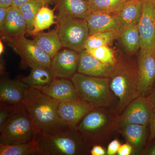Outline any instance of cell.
I'll return each instance as SVG.
<instances>
[{
    "instance_id": "obj_1",
    "label": "cell",
    "mask_w": 155,
    "mask_h": 155,
    "mask_svg": "<svg viewBox=\"0 0 155 155\" xmlns=\"http://www.w3.org/2000/svg\"><path fill=\"white\" fill-rule=\"evenodd\" d=\"M120 114L116 108L94 107L75 125V129L89 147L102 145L119 130Z\"/></svg>"
},
{
    "instance_id": "obj_2",
    "label": "cell",
    "mask_w": 155,
    "mask_h": 155,
    "mask_svg": "<svg viewBox=\"0 0 155 155\" xmlns=\"http://www.w3.org/2000/svg\"><path fill=\"white\" fill-rule=\"evenodd\" d=\"M60 103L32 87L26 91L22 104L39 134L50 133L67 126L62 123L58 115Z\"/></svg>"
},
{
    "instance_id": "obj_3",
    "label": "cell",
    "mask_w": 155,
    "mask_h": 155,
    "mask_svg": "<svg viewBox=\"0 0 155 155\" xmlns=\"http://www.w3.org/2000/svg\"><path fill=\"white\" fill-rule=\"evenodd\" d=\"M36 139L38 155H86L91 149L75 127L65 126L50 133L38 134Z\"/></svg>"
},
{
    "instance_id": "obj_4",
    "label": "cell",
    "mask_w": 155,
    "mask_h": 155,
    "mask_svg": "<svg viewBox=\"0 0 155 155\" xmlns=\"http://www.w3.org/2000/svg\"><path fill=\"white\" fill-rule=\"evenodd\" d=\"M110 79L111 90L119 101L117 110L121 115L129 103L140 95L138 64L126 59L118 60Z\"/></svg>"
},
{
    "instance_id": "obj_5",
    "label": "cell",
    "mask_w": 155,
    "mask_h": 155,
    "mask_svg": "<svg viewBox=\"0 0 155 155\" xmlns=\"http://www.w3.org/2000/svg\"><path fill=\"white\" fill-rule=\"evenodd\" d=\"M71 80L81 99L94 107L117 109L119 101L110 87V78L92 77L77 72Z\"/></svg>"
},
{
    "instance_id": "obj_6",
    "label": "cell",
    "mask_w": 155,
    "mask_h": 155,
    "mask_svg": "<svg viewBox=\"0 0 155 155\" xmlns=\"http://www.w3.org/2000/svg\"><path fill=\"white\" fill-rule=\"evenodd\" d=\"M39 133L23 104L17 105L0 127V144H13L32 140Z\"/></svg>"
},
{
    "instance_id": "obj_7",
    "label": "cell",
    "mask_w": 155,
    "mask_h": 155,
    "mask_svg": "<svg viewBox=\"0 0 155 155\" xmlns=\"http://www.w3.org/2000/svg\"><path fill=\"white\" fill-rule=\"evenodd\" d=\"M57 18L58 34L63 47L78 53L84 51L90 35L86 19L68 15Z\"/></svg>"
},
{
    "instance_id": "obj_8",
    "label": "cell",
    "mask_w": 155,
    "mask_h": 155,
    "mask_svg": "<svg viewBox=\"0 0 155 155\" xmlns=\"http://www.w3.org/2000/svg\"><path fill=\"white\" fill-rule=\"evenodd\" d=\"M25 35L7 40L9 45L21 57L22 66L28 67L29 62H35L50 68L51 58L33 40L26 38Z\"/></svg>"
},
{
    "instance_id": "obj_9",
    "label": "cell",
    "mask_w": 155,
    "mask_h": 155,
    "mask_svg": "<svg viewBox=\"0 0 155 155\" xmlns=\"http://www.w3.org/2000/svg\"><path fill=\"white\" fill-rule=\"evenodd\" d=\"M139 89L147 97L155 85V50L141 49L138 62Z\"/></svg>"
},
{
    "instance_id": "obj_10",
    "label": "cell",
    "mask_w": 155,
    "mask_h": 155,
    "mask_svg": "<svg viewBox=\"0 0 155 155\" xmlns=\"http://www.w3.org/2000/svg\"><path fill=\"white\" fill-rule=\"evenodd\" d=\"M152 111V108L147 97L139 96L129 103L120 115L119 128L128 124H138L148 127Z\"/></svg>"
},
{
    "instance_id": "obj_11",
    "label": "cell",
    "mask_w": 155,
    "mask_h": 155,
    "mask_svg": "<svg viewBox=\"0 0 155 155\" xmlns=\"http://www.w3.org/2000/svg\"><path fill=\"white\" fill-rule=\"evenodd\" d=\"M137 26L140 49L155 50V0H142V11Z\"/></svg>"
},
{
    "instance_id": "obj_12",
    "label": "cell",
    "mask_w": 155,
    "mask_h": 155,
    "mask_svg": "<svg viewBox=\"0 0 155 155\" xmlns=\"http://www.w3.org/2000/svg\"><path fill=\"white\" fill-rule=\"evenodd\" d=\"M79 53L66 49L60 51L52 59L50 69L54 78L71 79L77 73Z\"/></svg>"
},
{
    "instance_id": "obj_13",
    "label": "cell",
    "mask_w": 155,
    "mask_h": 155,
    "mask_svg": "<svg viewBox=\"0 0 155 155\" xmlns=\"http://www.w3.org/2000/svg\"><path fill=\"white\" fill-rule=\"evenodd\" d=\"M94 108L89 103L79 99L60 103L58 114L64 125L75 127L87 113Z\"/></svg>"
},
{
    "instance_id": "obj_14",
    "label": "cell",
    "mask_w": 155,
    "mask_h": 155,
    "mask_svg": "<svg viewBox=\"0 0 155 155\" xmlns=\"http://www.w3.org/2000/svg\"><path fill=\"white\" fill-rule=\"evenodd\" d=\"M35 88L60 103L80 99L73 82L70 79L54 78L49 85Z\"/></svg>"
},
{
    "instance_id": "obj_15",
    "label": "cell",
    "mask_w": 155,
    "mask_h": 155,
    "mask_svg": "<svg viewBox=\"0 0 155 155\" xmlns=\"http://www.w3.org/2000/svg\"><path fill=\"white\" fill-rule=\"evenodd\" d=\"M77 72L92 77L110 78L115 65L105 64L96 59L85 50L79 53Z\"/></svg>"
},
{
    "instance_id": "obj_16",
    "label": "cell",
    "mask_w": 155,
    "mask_h": 155,
    "mask_svg": "<svg viewBox=\"0 0 155 155\" xmlns=\"http://www.w3.org/2000/svg\"><path fill=\"white\" fill-rule=\"evenodd\" d=\"M30 86L19 80L5 78L0 83V105L22 104L24 94Z\"/></svg>"
},
{
    "instance_id": "obj_17",
    "label": "cell",
    "mask_w": 155,
    "mask_h": 155,
    "mask_svg": "<svg viewBox=\"0 0 155 155\" xmlns=\"http://www.w3.org/2000/svg\"><path fill=\"white\" fill-rule=\"evenodd\" d=\"M0 29L2 39L7 40L27 33L26 22L19 8L8 7L7 17Z\"/></svg>"
},
{
    "instance_id": "obj_18",
    "label": "cell",
    "mask_w": 155,
    "mask_h": 155,
    "mask_svg": "<svg viewBox=\"0 0 155 155\" xmlns=\"http://www.w3.org/2000/svg\"><path fill=\"white\" fill-rule=\"evenodd\" d=\"M90 35L109 31H119L123 25L117 15L102 12H91L86 17Z\"/></svg>"
},
{
    "instance_id": "obj_19",
    "label": "cell",
    "mask_w": 155,
    "mask_h": 155,
    "mask_svg": "<svg viewBox=\"0 0 155 155\" xmlns=\"http://www.w3.org/2000/svg\"><path fill=\"white\" fill-rule=\"evenodd\" d=\"M119 130L126 143L133 148L132 154L141 155L148 138L147 127L138 124H128L120 127Z\"/></svg>"
},
{
    "instance_id": "obj_20",
    "label": "cell",
    "mask_w": 155,
    "mask_h": 155,
    "mask_svg": "<svg viewBox=\"0 0 155 155\" xmlns=\"http://www.w3.org/2000/svg\"><path fill=\"white\" fill-rule=\"evenodd\" d=\"M28 67L31 68L29 75L19 80L29 86L36 88L47 86L51 83L54 78L49 68L36 62H29Z\"/></svg>"
},
{
    "instance_id": "obj_21",
    "label": "cell",
    "mask_w": 155,
    "mask_h": 155,
    "mask_svg": "<svg viewBox=\"0 0 155 155\" xmlns=\"http://www.w3.org/2000/svg\"><path fill=\"white\" fill-rule=\"evenodd\" d=\"M58 11V17L72 16L86 19L90 14L88 1L86 0H52Z\"/></svg>"
},
{
    "instance_id": "obj_22",
    "label": "cell",
    "mask_w": 155,
    "mask_h": 155,
    "mask_svg": "<svg viewBox=\"0 0 155 155\" xmlns=\"http://www.w3.org/2000/svg\"><path fill=\"white\" fill-rule=\"evenodd\" d=\"M33 40L51 59L63 47L58 34V27L48 32H38Z\"/></svg>"
},
{
    "instance_id": "obj_23",
    "label": "cell",
    "mask_w": 155,
    "mask_h": 155,
    "mask_svg": "<svg viewBox=\"0 0 155 155\" xmlns=\"http://www.w3.org/2000/svg\"><path fill=\"white\" fill-rule=\"evenodd\" d=\"M142 11V0H128L116 15L123 26L137 25Z\"/></svg>"
},
{
    "instance_id": "obj_24",
    "label": "cell",
    "mask_w": 155,
    "mask_h": 155,
    "mask_svg": "<svg viewBox=\"0 0 155 155\" xmlns=\"http://www.w3.org/2000/svg\"><path fill=\"white\" fill-rule=\"evenodd\" d=\"M45 5L37 13L33 22L34 28L29 35L35 37L38 32L48 29L51 25L57 24L55 21V9L49 8Z\"/></svg>"
},
{
    "instance_id": "obj_25",
    "label": "cell",
    "mask_w": 155,
    "mask_h": 155,
    "mask_svg": "<svg viewBox=\"0 0 155 155\" xmlns=\"http://www.w3.org/2000/svg\"><path fill=\"white\" fill-rule=\"evenodd\" d=\"M119 37L128 52L134 53L140 48V37L137 25L123 26Z\"/></svg>"
},
{
    "instance_id": "obj_26",
    "label": "cell",
    "mask_w": 155,
    "mask_h": 155,
    "mask_svg": "<svg viewBox=\"0 0 155 155\" xmlns=\"http://www.w3.org/2000/svg\"><path fill=\"white\" fill-rule=\"evenodd\" d=\"M38 153L36 137L30 141L13 144H0L1 155H27Z\"/></svg>"
},
{
    "instance_id": "obj_27",
    "label": "cell",
    "mask_w": 155,
    "mask_h": 155,
    "mask_svg": "<svg viewBox=\"0 0 155 155\" xmlns=\"http://www.w3.org/2000/svg\"><path fill=\"white\" fill-rule=\"evenodd\" d=\"M128 0H89L90 13L97 12L117 14Z\"/></svg>"
},
{
    "instance_id": "obj_28",
    "label": "cell",
    "mask_w": 155,
    "mask_h": 155,
    "mask_svg": "<svg viewBox=\"0 0 155 155\" xmlns=\"http://www.w3.org/2000/svg\"><path fill=\"white\" fill-rule=\"evenodd\" d=\"M49 3L44 0H36L24 3L19 7L26 24L27 33L28 35L33 30L35 18L39 9Z\"/></svg>"
},
{
    "instance_id": "obj_29",
    "label": "cell",
    "mask_w": 155,
    "mask_h": 155,
    "mask_svg": "<svg viewBox=\"0 0 155 155\" xmlns=\"http://www.w3.org/2000/svg\"><path fill=\"white\" fill-rule=\"evenodd\" d=\"M120 31H109L90 35L85 43V50L108 45L119 37Z\"/></svg>"
},
{
    "instance_id": "obj_30",
    "label": "cell",
    "mask_w": 155,
    "mask_h": 155,
    "mask_svg": "<svg viewBox=\"0 0 155 155\" xmlns=\"http://www.w3.org/2000/svg\"><path fill=\"white\" fill-rule=\"evenodd\" d=\"M85 51L96 59L105 64L115 65L118 61L113 50L108 45L88 49Z\"/></svg>"
},
{
    "instance_id": "obj_31",
    "label": "cell",
    "mask_w": 155,
    "mask_h": 155,
    "mask_svg": "<svg viewBox=\"0 0 155 155\" xmlns=\"http://www.w3.org/2000/svg\"><path fill=\"white\" fill-rule=\"evenodd\" d=\"M17 105L3 104L0 106V127L6 122Z\"/></svg>"
},
{
    "instance_id": "obj_32",
    "label": "cell",
    "mask_w": 155,
    "mask_h": 155,
    "mask_svg": "<svg viewBox=\"0 0 155 155\" xmlns=\"http://www.w3.org/2000/svg\"><path fill=\"white\" fill-rule=\"evenodd\" d=\"M149 133L147 141L149 143L155 139V110L152 108L149 125Z\"/></svg>"
},
{
    "instance_id": "obj_33",
    "label": "cell",
    "mask_w": 155,
    "mask_h": 155,
    "mask_svg": "<svg viewBox=\"0 0 155 155\" xmlns=\"http://www.w3.org/2000/svg\"><path fill=\"white\" fill-rule=\"evenodd\" d=\"M119 140L114 139L109 143L107 150V155H114L118 153L119 147L121 145Z\"/></svg>"
},
{
    "instance_id": "obj_34",
    "label": "cell",
    "mask_w": 155,
    "mask_h": 155,
    "mask_svg": "<svg viewBox=\"0 0 155 155\" xmlns=\"http://www.w3.org/2000/svg\"><path fill=\"white\" fill-rule=\"evenodd\" d=\"M133 152V148L129 143L121 145L119 147L117 154L118 155H130Z\"/></svg>"
},
{
    "instance_id": "obj_35",
    "label": "cell",
    "mask_w": 155,
    "mask_h": 155,
    "mask_svg": "<svg viewBox=\"0 0 155 155\" xmlns=\"http://www.w3.org/2000/svg\"><path fill=\"white\" fill-rule=\"evenodd\" d=\"M90 153L92 155H107V152L101 146L96 145L92 147Z\"/></svg>"
},
{
    "instance_id": "obj_36",
    "label": "cell",
    "mask_w": 155,
    "mask_h": 155,
    "mask_svg": "<svg viewBox=\"0 0 155 155\" xmlns=\"http://www.w3.org/2000/svg\"><path fill=\"white\" fill-rule=\"evenodd\" d=\"M149 144L144 148L141 155H155V141H151Z\"/></svg>"
},
{
    "instance_id": "obj_37",
    "label": "cell",
    "mask_w": 155,
    "mask_h": 155,
    "mask_svg": "<svg viewBox=\"0 0 155 155\" xmlns=\"http://www.w3.org/2000/svg\"><path fill=\"white\" fill-rule=\"evenodd\" d=\"M8 8L0 7V27L2 26L7 15H8Z\"/></svg>"
},
{
    "instance_id": "obj_38",
    "label": "cell",
    "mask_w": 155,
    "mask_h": 155,
    "mask_svg": "<svg viewBox=\"0 0 155 155\" xmlns=\"http://www.w3.org/2000/svg\"><path fill=\"white\" fill-rule=\"evenodd\" d=\"M147 98L151 107L155 110V88L147 97Z\"/></svg>"
},
{
    "instance_id": "obj_39",
    "label": "cell",
    "mask_w": 155,
    "mask_h": 155,
    "mask_svg": "<svg viewBox=\"0 0 155 155\" xmlns=\"http://www.w3.org/2000/svg\"><path fill=\"white\" fill-rule=\"evenodd\" d=\"M33 1H36V0H14L12 6L19 8L20 6L22 5L24 3ZM44 1H47L49 3L53 2L52 0H44Z\"/></svg>"
},
{
    "instance_id": "obj_40",
    "label": "cell",
    "mask_w": 155,
    "mask_h": 155,
    "mask_svg": "<svg viewBox=\"0 0 155 155\" xmlns=\"http://www.w3.org/2000/svg\"><path fill=\"white\" fill-rule=\"evenodd\" d=\"M14 0H0V7L8 8L12 5Z\"/></svg>"
},
{
    "instance_id": "obj_41",
    "label": "cell",
    "mask_w": 155,
    "mask_h": 155,
    "mask_svg": "<svg viewBox=\"0 0 155 155\" xmlns=\"http://www.w3.org/2000/svg\"><path fill=\"white\" fill-rule=\"evenodd\" d=\"M4 50H5V48L3 45L2 41V39H1L0 41V55H2L3 53H4Z\"/></svg>"
},
{
    "instance_id": "obj_42",
    "label": "cell",
    "mask_w": 155,
    "mask_h": 155,
    "mask_svg": "<svg viewBox=\"0 0 155 155\" xmlns=\"http://www.w3.org/2000/svg\"><path fill=\"white\" fill-rule=\"evenodd\" d=\"M86 1H89V0H86Z\"/></svg>"
},
{
    "instance_id": "obj_43",
    "label": "cell",
    "mask_w": 155,
    "mask_h": 155,
    "mask_svg": "<svg viewBox=\"0 0 155 155\" xmlns=\"http://www.w3.org/2000/svg\"><path fill=\"white\" fill-rule=\"evenodd\" d=\"M154 88H155V87H154ZM154 90V89H153Z\"/></svg>"
}]
</instances>
